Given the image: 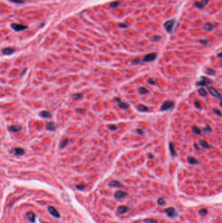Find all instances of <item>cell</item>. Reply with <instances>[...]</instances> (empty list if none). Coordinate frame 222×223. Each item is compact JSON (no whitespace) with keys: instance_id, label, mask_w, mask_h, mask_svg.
<instances>
[{"instance_id":"obj_27","label":"cell","mask_w":222,"mask_h":223,"mask_svg":"<svg viewBox=\"0 0 222 223\" xmlns=\"http://www.w3.org/2000/svg\"><path fill=\"white\" fill-rule=\"evenodd\" d=\"M192 131L194 132V133L196 134V135H200L201 134V130H200L198 127H195V126H194V127H192Z\"/></svg>"},{"instance_id":"obj_28","label":"cell","mask_w":222,"mask_h":223,"mask_svg":"<svg viewBox=\"0 0 222 223\" xmlns=\"http://www.w3.org/2000/svg\"><path fill=\"white\" fill-rule=\"evenodd\" d=\"M204 29L207 31H211L212 29H213V26H212V24H210V23H207L205 24L204 25Z\"/></svg>"},{"instance_id":"obj_32","label":"cell","mask_w":222,"mask_h":223,"mask_svg":"<svg viewBox=\"0 0 222 223\" xmlns=\"http://www.w3.org/2000/svg\"><path fill=\"white\" fill-rule=\"evenodd\" d=\"M119 4V2H114L110 4V7L112 8H115V7H118Z\"/></svg>"},{"instance_id":"obj_31","label":"cell","mask_w":222,"mask_h":223,"mask_svg":"<svg viewBox=\"0 0 222 223\" xmlns=\"http://www.w3.org/2000/svg\"><path fill=\"white\" fill-rule=\"evenodd\" d=\"M145 223H157V220L152 219H146L144 220Z\"/></svg>"},{"instance_id":"obj_11","label":"cell","mask_w":222,"mask_h":223,"mask_svg":"<svg viewBox=\"0 0 222 223\" xmlns=\"http://www.w3.org/2000/svg\"><path fill=\"white\" fill-rule=\"evenodd\" d=\"M209 0H201L200 2H197L195 3V6L199 9H203L205 7L206 5L208 3Z\"/></svg>"},{"instance_id":"obj_5","label":"cell","mask_w":222,"mask_h":223,"mask_svg":"<svg viewBox=\"0 0 222 223\" xmlns=\"http://www.w3.org/2000/svg\"><path fill=\"white\" fill-rule=\"evenodd\" d=\"M11 27H12V28L13 29L14 31H16V32H20V31H23V30L28 28V27H27V26H25V25H23V24H11Z\"/></svg>"},{"instance_id":"obj_17","label":"cell","mask_w":222,"mask_h":223,"mask_svg":"<svg viewBox=\"0 0 222 223\" xmlns=\"http://www.w3.org/2000/svg\"><path fill=\"white\" fill-rule=\"evenodd\" d=\"M109 186H110L111 187H122V184L119 181L114 180V181H111V182H110Z\"/></svg>"},{"instance_id":"obj_2","label":"cell","mask_w":222,"mask_h":223,"mask_svg":"<svg viewBox=\"0 0 222 223\" xmlns=\"http://www.w3.org/2000/svg\"><path fill=\"white\" fill-rule=\"evenodd\" d=\"M175 23V20H168V21H167L166 22L164 23V27H165L166 31L168 33H171L172 32L173 29V27H174Z\"/></svg>"},{"instance_id":"obj_3","label":"cell","mask_w":222,"mask_h":223,"mask_svg":"<svg viewBox=\"0 0 222 223\" xmlns=\"http://www.w3.org/2000/svg\"><path fill=\"white\" fill-rule=\"evenodd\" d=\"M156 57H157V55H156V53H150V54H148L143 57V62H153L156 60Z\"/></svg>"},{"instance_id":"obj_35","label":"cell","mask_w":222,"mask_h":223,"mask_svg":"<svg viewBox=\"0 0 222 223\" xmlns=\"http://www.w3.org/2000/svg\"><path fill=\"white\" fill-rule=\"evenodd\" d=\"M203 131H204V132H209L212 131V129H210V127L209 126H207L206 127H204V129H203Z\"/></svg>"},{"instance_id":"obj_19","label":"cell","mask_w":222,"mask_h":223,"mask_svg":"<svg viewBox=\"0 0 222 223\" xmlns=\"http://www.w3.org/2000/svg\"><path fill=\"white\" fill-rule=\"evenodd\" d=\"M169 150H170V152H171V155L173 156V157L177 156V153H176L174 145H173V144L172 142L169 143Z\"/></svg>"},{"instance_id":"obj_4","label":"cell","mask_w":222,"mask_h":223,"mask_svg":"<svg viewBox=\"0 0 222 223\" xmlns=\"http://www.w3.org/2000/svg\"><path fill=\"white\" fill-rule=\"evenodd\" d=\"M210 83H211V81L210 79L207 78V77H201V80L196 82V85H199V86H207Z\"/></svg>"},{"instance_id":"obj_37","label":"cell","mask_w":222,"mask_h":223,"mask_svg":"<svg viewBox=\"0 0 222 223\" xmlns=\"http://www.w3.org/2000/svg\"><path fill=\"white\" fill-rule=\"evenodd\" d=\"M160 39H161L160 37H159V36H155V37H153L152 38L151 40H152V41H158V40H160Z\"/></svg>"},{"instance_id":"obj_33","label":"cell","mask_w":222,"mask_h":223,"mask_svg":"<svg viewBox=\"0 0 222 223\" xmlns=\"http://www.w3.org/2000/svg\"><path fill=\"white\" fill-rule=\"evenodd\" d=\"M108 127L111 130H115L117 129V126L115 125H108Z\"/></svg>"},{"instance_id":"obj_8","label":"cell","mask_w":222,"mask_h":223,"mask_svg":"<svg viewBox=\"0 0 222 223\" xmlns=\"http://www.w3.org/2000/svg\"><path fill=\"white\" fill-rule=\"evenodd\" d=\"M209 93H210L213 96V97H214L218 98V99H221V95L220 94H219V93L216 90V89L214 88V87H209Z\"/></svg>"},{"instance_id":"obj_23","label":"cell","mask_w":222,"mask_h":223,"mask_svg":"<svg viewBox=\"0 0 222 223\" xmlns=\"http://www.w3.org/2000/svg\"><path fill=\"white\" fill-rule=\"evenodd\" d=\"M82 94L81 93H76V94H74L72 96V98L73 100H80L82 98Z\"/></svg>"},{"instance_id":"obj_18","label":"cell","mask_w":222,"mask_h":223,"mask_svg":"<svg viewBox=\"0 0 222 223\" xmlns=\"http://www.w3.org/2000/svg\"><path fill=\"white\" fill-rule=\"evenodd\" d=\"M128 210V208L126 206H119L117 209V212L120 214H123V213L127 212Z\"/></svg>"},{"instance_id":"obj_44","label":"cell","mask_w":222,"mask_h":223,"mask_svg":"<svg viewBox=\"0 0 222 223\" xmlns=\"http://www.w3.org/2000/svg\"><path fill=\"white\" fill-rule=\"evenodd\" d=\"M148 83L150 84H151V85H155V80H152V79H149V80H148Z\"/></svg>"},{"instance_id":"obj_13","label":"cell","mask_w":222,"mask_h":223,"mask_svg":"<svg viewBox=\"0 0 222 223\" xmlns=\"http://www.w3.org/2000/svg\"><path fill=\"white\" fill-rule=\"evenodd\" d=\"M40 116L43 118H50L52 117V114L48 111H42L40 113Z\"/></svg>"},{"instance_id":"obj_40","label":"cell","mask_w":222,"mask_h":223,"mask_svg":"<svg viewBox=\"0 0 222 223\" xmlns=\"http://www.w3.org/2000/svg\"><path fill=\"white\" fill-rule=\"evenodd\" d=\"M76 188L79 190H83L85 188V185H77L76 186Z\"/></svg>"},{"instance_id":"obj_10","label":"cell","mask_w":222,"mask_h":223,"mask_svg":"<svg viewBox=\"0 0 222 223\" xmlns=\"http://www.w3.org/2000/svg\"><path fill=\"white\" fill-rule=\"evenodd\" d=\"M116 100H117V102H118V106H119V108L122 110H126L129 107V105H128V104L125 103V102H121V100L120 99H116Z\"/></svg>"},{"instance_id":"obj_34","label":"cell","mask_w":222,"mask_h":223,"mask_svg":"<svg viewBox=\"0 0 222 223\" xmlns=\"http://www.w3.org/2000/svg\"><path fill=\"white\" fill-rule=\"evenodd\" d=\"M199 213L201 215H205L207 213V210L206 209H203V210H201L199 211Z\"/></svg>"},{"instance_id":"obj_36","label":"cell","mask_w":222,"mask_h":223,"mask_svg":"<svg viewBox=\"0 0 222 223\" xmlns=\"http://www.w3.org/2000/svg\"><path fill=\"white\" fill-rule=\"evenodd\" d=\"M140 59H135V60H134L133 61H132V65H138L140 63Z\"/></svg>"},{"instance_id":"obj_49","label":"cell","mask_w":222,"mask_h":223,"mask_svg":"<svg viewBox=\"0 0 222 223\" xmlns=\"http://www.w3.org/2000/svg\"><path fill=\"white\" fill-rule=\"evenodd\" d=\"M153 157H154L152 155H149V158H150V159H153Z\"/></svg>"},{"instance_id":"obj_30","label":"cell","mask_w":222,"mask_h":223,"mask_svg":"<svg viewBox=\"0 0 222 223\" xmlns=\"http://www.w3.org/2000/svg\"><path fill=\"white\" fill-rule=\"evenodd\" d=\"M139 92H140V93H141V94H146V93H149V91H148V90H147L145 87H141L139 88Z\"/></svg>"},{"instance_id":"obj_41","label":"cell","mask_w":222,"mask_h":223,"mask_svg":"<svg viewBox=\"0 0 222 223\" xmlns=\"http://www.w3.org/2000/svg\"><path fill=\"white\" fill-rule=\"evenodd\" d=\"M194 105H195V106L197 108H199V109L200 108H201V104H200V102H198V101H195V103H194Z\"/></svg>"},{"instance_id":"obj_48","label":"cell","mask_w":222,"mask_h":223,"mask_svg":"<svg viewBox=\"0 0 222 223\" xmlns=\"http://www.w3.org/2000/svg\"><path fill=\"white\" fill-rule=\"evenodd\" d=\"M194 147H195V148L196 149V150H199V147H198V146H197V144H194Z\"/></svg>"},{"instance_id":"obj_15","label":"cell","mask_w":222,"mask_h":223,"mask_svg":"<svg viewBox=\"0 0 222 223\" xmlns=\"http://www.w3.org/2000/svg\"><path fill=\"white\" fill-rule=\"evenodd\" d=\"M2 52L3 53V54L5 55H11V54H13L14 52V50L13 48H4V49L2 50Z\"/></svg>"},{"instance_id":"obj_43","label":"cell","mask_w":222,"mask_h":223,"mask_svg":"<svg viewBox=\"0 0 222 223\" xmlns=\"http://www.w3.org/2000/svg\"><path fill=\"white\" fill-rule=\"evenodd\" d=\"M119 27H122V28H125V27H128L127 24H119Z\"/></svg>"},{"instance_id":"obj_7","label":"cell","mask_w":222,"mask_h":223,"mask_svg":"<svg viewBox=\"0 0 222 223\" xmlns=\"http://www.w3.org/2000/svg\"><path fill=\"white\" fill-rule=\"evenodd\" d=\"M48 211L50 212V214L52 215H53L54 217H55L56 218H59L60 217V215L59 213V212L57 211V210H56L54 207L52 206H49L48 207Z\"/></svg>"},{"instance_id":"obj_39","label":"cell","mask_w":222,"mask_h":223,"mask_svg":"<svg viewBox=\"0 0 222 223\" xmlns=\"http://www.w3.org/2000/svg\"><path fill=\"white\" fill-rule=\"evenodd\" d=\"M214 112L215 114H217V115H219V116H221V113L220 110H219L214 109Z\"/></svg>"},{"instance_id":"obj_20","label":"cell","mask_w":222,"mask_h":223,"mask_svg":"<svg viewBox=\"0 0 222 223\" xmlns=\"http://www.w3.org/2000/svg\"><path fill=\"white\" fill-rule=\"evenodd\" d=\"M56 125L54 123H48L46 124V129L50 131H53L56 130Z\"/></svg>"},{"instance_id":"obj_42","label":"cell","mask_w":222,"mask_h":223,"mask_svg":"<svg viewBox=\"0 0 222 223\" xmlns=\"http://www.w3.org/2000/svg\"><path fill=\"white\" fill-rule=\"evenodd\" d=\"M10 1L13 2V3H22L24 2L22 0H10Z\"/></svg>"},{"instance_id":"obj_25","label":"cell","mask_w":222,"mask_h":223,"mask_svg":"<svg viewBox=\"0 0 222 223\" xmlns=\"http://www.w3.org/2000/svg\"><path fill=\"white\" fill-rule=\"evenodd\" d=\"M68 143H69V140L68 139L63 140L62 141L60 144V146H59L60 147V148L63 149V148H64V147H66V145L68 144Z\"/></svg>"},{"instance_id":"obj_50","label":"cell","mask_w":222,"mask_h":223,"mask_svg":"<svg viewBox=\"0 0 222 223\" xmlns=\"http://www.w3.org/2000/svg\"><path fill=\"white\" fill-rule=\"evenodd\" d=\"M43 223H48V222H43Z\"/></svg>"},{"instance_id":"obj_9","label":"cell","mask_w":222,"mask_h":223,"mask_svg":"<svg viewBox=\"0 0 222 223\" xmlns=\"http://www.w3.org/2000/svg\"><path fill=\"white\" fill-rule=\"evenodd\" d=\"M127 195V193L125 192L121 191V190H118L115 192L114 196L116 199H122L123 198H125V196Z\"/></svg>"},{"instance_id":"obj_16","label":"cell","mask_w":222,"mask_h":223,"mask_svg":"<svg viewBox=\"0 0 222 223\" xmlns=\"http://www.w3.org/2000/svg\"><path fill=\"white\" fill-rule=\"evenodd\" d=\"M27 219L31 222H34L35 221V215L33 212H28L27 213Z\"/></svg>"},{"instance_id":"obj_26","label":"cell","mask_w":222,"mask_h":223,"mask_svg":"<svg viewBox=\"0 0 222 223\" xmlns=\"http://www.w3.org/2000/svg\"><path fill=\"white\" fill-rule=\"evenodd\" d=\"M198 93L201 96H202V97H205V96H207V92H206L205 90L203 88H200L199 90H198Z\"/></svg>"},{"instance_id":"obj_38","label":"cell","mask_w":222,"mask_h":223,"mask_svg":"<svg viewBox=\"0 0 222 223\" xmlns=\"http://www.w3.org/2000/svg\"><path fill=\"white\" fill-rule=\"evenodd\" d=\"M158 203L159 205H164V200L163 198H159V199L158 200Z\"/></svg>"},{"instance_id":"obj_46","label":"cell","mask_w":222,"mask_h":223,"mask_svg":"<svg viewBox=\"0 0 222 223\" xmlns=\"http://www.w3.org/2000/svg\"><path fill=\"white\" fill-rule=\"evenodd\" d=\"M200 42L201 44H206L208 43V41L207 40H200Z\"/></svg>"},{"instance_id":"obj_45","label":"cell","mask_w":222,"mask_h":223,"mask_svg":"<svg viewBox=\"0 0 222 223\" xmlns=\"http://www.w3.org/2000/svg\"><path fill=\"white\" fill-rule=\"evenodd\" d=\"M136 132H138V134H139V135H143V132H144L142 129H137Z\"/></svg>"},{"instance_id":"obj_6","label":"cell","mask_w":222,"mask_h":223,"mask_svg":"<svg viewBox=\"0 0 222 223\" xmlns=\"http://www.w3.org/2000/svg\"><path fill=\"white\" fill-rule=\"evenodd\" d=\"M165 212L166 213V214L167 215V216L169 217H175V216H177V211H176L174 207H168L165 210Z\"/></svg>"},{"instance_id":"obj_47","label":"cell","mask_w":222,"mask_h":223,"mask_svg":"<svg viewBox=\"0 0 222 223\" xmlns=\"http://www.w3.org/2000/svg\"><path fill=\"white\" fill-rule=\"evenodd\" d=\"M218 57H219V58H221V57H222L221 53H219V54H218Z\"/></svg>"},{"instance_id":"obj_29","label":"cell","mask_w":222,"mask_h":223,"mask_svg":"<svg viewBox=\"0 0 222 223\" xmlns=\"http://www.w3.org/2000/svg\"><path fill=\"white\" fill-rule=\"evenodd\" d=\"M206 72H207V75H210V76H212H212H214V75H215V74H216L215 70L212 69H210V68H209V69H207Z\"/></svg>"},{"instance_id":"obj_21","label":"cell","mask_w":222,"mask_h":223,"mask_svg":"<svg viewBox=\"0 0 222 223\" xmlns=\"http://www.w3.org/2000/svg\"><path fill=\"white\" fill-rule=\"evenodd\" d=\"M24 153H25L24 150L22 148H20V147H18V148H16L14 150V153L16 155H22L24 154Z\"/></svg>"},{"instance_id":"obj_12","label":"cell","mask_w":222,"mask_h":223,"mask_svg":"<svg viewBox=\"0 0 222 223\" xmlns=\"http://www.w3.org/2000/svg\"><path fill=\"white\" fill-rule=\"evenodd\" d=\"M9 130L11 132H19L22 130V127L18 125H12L9 127Z\"/></svg>"},{"instance_id":"obj_24","label":"cell","mask_w":222,"mask_h":223,"mask_svg":"<svg viewBox=\"0 0 222 223\" xmlns=\"http://www.w3.org/2000/svg\"><path fill=\"white\" fill-rule=\"evenodd\" d=\"M200 144L201 145V146L204 147V148H210V145H209L208 143L204 140H200L199 141Z\"/></svg>"},{"instance_id":"obj_14","label":"cell","mask_w":222,"mask_h":223,"mask_svg":"<svg viewBox=\"0 0 222 223\" xmlns=\"http://www.w3.org/2000/svg\"><path fill=\"white\" fill-rule=\"evenodd\" d=\"M137 109L138 110L141 112H147V111L149 110V108L146 106L145 105H139L138 106H137Z\"/></svg>"},{"instance_id":"obj_1","label":"cell","mask_w":222,"mask_h":223,"mask_svg":"<svg viewBox=\"0 0 222 223\" xmlns=\"http://www.w3.org/2000/svg\"><path fill=\"white\" fill-rule=\"evenodd\" d=\"M175 102L171 101V100H166L163 103V105L161 106L160 110L162 111H167L171 109L174 107Z\"/></svg>"},{"instance_id":"obj_22","label":"cell","mask_w":222,"mask_h":223,"mask_svg":"<svg viewBox=\"0 0 222 223\" xmlns=\"http://www.w3.org/2000/svg\"><path fill=\"white\" fill-rule=\"evenodd\" d=\"M188 162L191 165H197V164H199V162L196 160L194 157H189L188 158Z\"/></svg>"}]
</instances>
